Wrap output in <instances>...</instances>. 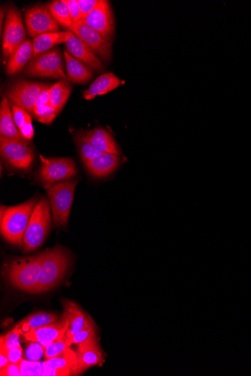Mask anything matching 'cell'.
Wrapping results in <instances>:
<instances>
[{"instance_id":"39","label":"cell","mask_w":251,"mask_h":376,"mask_svg":"<svg viewBox=\"0 0 251 376\" xmlns=\"http://www.w3.org/2000/svg\"><path fill=\"white\" fill-rule=\"evenodd\" d=\"M6 353L9 363L18 364L24 359V353L22 347L9 349Z\"/></svg>"},{"instance_id":"6","label":"cell","mask_w":251,"mask_h":376,"mask_svg":"<svg viewBox=\"0 0 251 376\" xmlns=\"http://www.w3.org/2000/svg\"><path fill=\"white\" fill-rule=\"evenodd\" d=\"M41 166L38 178L47 190L61 180H69L77 175L74 161L69 158H45L40 155Z\"/></svg>"},{"instance_id":"17","label":"cell","mask_w":251,"mask_h":376,"mask_svg":"<svg viewBox=\"0 0 251 376\" xmlns=\"http://www.w3.org/2000/svg\"><path fill=\"white\" fill-rule=\"evenodd\" d=\"M119 163L118 156L102 153L83 164L90 175L95 177H104L113 173L118 168Z\"/></svg>"},{"instance_id":"18","label":"cell","mask_w":251,"mask_h":376,"mask_svg":"<svg viewBox=\"0 0 251 376\" xmlns=\"http://www.w3.org/2000/svg\"><path fill=\"white\" fill-rule=\"evenodd\" d=\"M11 103L4 98L0 105V134L2 137L26 142L15 125Z\"/></svg>"},{"instance_id":"5","label":"cell","mask_w":251,"mask_h":376,"mask_svg":"<svg viewBox=\"0 0 251 376\" xmlns=\"http://www.w3.org/2000/svg\"><path fill=\"white\" fill-rule=\"evenodd\" d=\"M78 180L60 182L47 190L56 227L67 224Z\"/></svg>"},{"instance_id":"30","label":"cell","mask_w":251,"mask_h":376,"mask_svg":"<svg viewBox=\"0 0 251 376\" xmlns=\"http://www.w3.org/2000/svg\"><path fill=\"white\" fill-rule=\"evenodd\" d=\"M76 361V351L67 348L65 351H62L59 356L47 359L46 364L48 366L60 370H69L71 371L73 365Z\"/></svg>"},{"instance_id":"28","label":"cell","mask_w":251,"mask_h":376,"mask_svg":"<svg viewBox=\"0 0 251 376\" xmlns=\"http://www.w3.org/2000/svg\"><path fill=\"white\" fill-rule=\"evenodd\" d=\"M47 6L60 25L69 29L72 26L73 23L65 0H57Z\"/></svg>"},{"instance_id":"9","label":"cell","mask_w":251,"mask_h":376,"mask_svg":"<svg viewBox=\"0 0 251 376\" xmlns=\"http://www.w3.org/2000/svg\"><path fill=\"white\" fill-rule=\"evenodd\" d=\"M0 152L6 162L15 168L27 169L34 162V150L26 142L1 137Z\"/></svg>"},{"instance_id":"24","label":"cell","mask_w":251,"mask_h":376,"mask_svg":"<svg viewBox=\"0 0 251 376\" xmlns=\"http://www.w3.org/2000/svg\"><path fill=\"white\" fill-rule=\"evenodd\" d=\"M65 311L64 314L69 320V328L66 336L67 338H71L81 330L85 325L86 316L83 314V311L74 302H64Z\"/></svg>"},{"instance_id":"43","label":"cell","mask_w":251,"mask_h":376,"mask_svg":"<svg viewBox=\"0 0 251 376\" xmlns=\"http://www.w3.org/2000/svg\"><path fill=\"white\" fill-rule=\"evenodd\" d=\"M4 8H1V27H3V22H4Z\"/></svg>"},{"instance_id":"14","label":"cell","mask_w":251,"mask_h":376,"mask_svg":"<svg viewBox=\"0 0 251 376\" xmlns=\"http://www.w3.org/2000/svg\"><path fill=\"white\" fill-rule=\"evenodd\" d=\"M82 20L111 43L114 34V20L109 1L100 0L95 8Z\"/></svg>"},{"instance_id":"7","label":"cell","mask_w":251,"mask_h":376,"mask_svg":"<svg viewBox=\"0 0 251 376\" xmlns=\"http://www.w3.org/2000/svg\"><path fill=\"white\" fill-rule=\"evenodd\" d=\"M25 74L31 77L66 80L67 75L60 50H52L34 57L29 62Z\"/></svg>"},{"instance_id":"13","label":"cell","mask_w":251,"mask_h":376,"mask_svg":"<svg viewBox=\"0 0 251 376\" xmlns=\"http://www.w3.org/2000/svg\"><path fill=\"white\" fill-rule=\"evenodd\" d=\"M76 354V361L71 369L72 375H79L103 361L97 335L79 344Z\"/></svg>"},{"instance_id":"32","label":"cell","mask_w":251,"mask_h":376,"mask_svg":"<svg viewBox=\"0 0 251 376\" xmlns=\"http://www.w3.org/2000/svg\"><path fill=\"white\" fill-rule=\"evenodd\" d=\"M33 114L41 123L50 124L59 114L53 107L48 105H41L34 109Z\"/></svg>"},{"instance_id":"11","label":"cell","mask_w":251,"mask_h":376,"mask_svg":"<svg viewBox=\"0 0 251 376\" xmlns=\"http://www.w3.org/2000/svg\"><path fill=\"white\" fill-rule=\"evenodd\" d=\"M69 29L103 60H111V43L88 26L85 21L81 20L79 22L73 24Z\"/></svg>"},{"instance_id":"15","label":"cell","mask_w":251,"mask_h":376,"mask_svg":"<svg viewBox=\"0 0 251 376\" xmlns=\"http://www.w3.org/2000/svg\"><path fill=\"white\" fill-rule=\"evenodd\" d=\"M69 325L67 317L62 314L60 321L43 327L31 329L25 333L24 336L27 340L39 342L46 348L52 342L66 336Z\"/></svg>"},{"instance_id":"23","label":"cell","mask_w":251,"mask_h":376,"mask_svg":"<svg viewBox=\"0 0 251 376\" xmlns=\"http://www.w3.org/2000/svg\"><path fill=\"white\" fill-rule=\"evenodd\" d=\"M90 142L102 153H109L119 156V149L112 136L103 128H97L86 133Z\"/></svg>"},{"instance_id":"31","label":"cell","mask_w":251,"mask_h":376,"mask_svg":"<svg viewBox=\"0 0 251 376\" xmlns=\"http://www.w3.org/2000/svg\"><path fill=\"white\" fill-rule=\"evenodd\" d=\"M95 335H97L95 325H94L93 320L89 316H86L85 325H83L81 330H79L77 334L72 336L71 338H68V343L69 347L73 345V344L79 345V344L85 342Z\"/></svg>"},{"instance_id":"41","label":"cell","mask_w":251,"mask_h":376,"mask_svg":"<svg viewBox=\"0 0 251 376\" xmlns=\"http://www.w3.org/2000/svg\"><path fill=\"white\" fill-rule=\"evenodd\" d=\"M50 88V86L48 85L46 88H44L43 90L40 92L36 99V101L34 105V109H36V107H38L41 105L49 104Z\"/></svg>"},{"instance_id":"4","label":"cell","mask_w":251,"mask_h":376,"mask_svg":"<svg viewBox=\"0 0 251 376\" xmlns=\"http://www.w3.org/2000/svg\"><path fill=\"white\" fill-rule=\"evenodd\" d=\"M50 208V201L46 199L36 203L25 235V253L36 251L46 241L51 223Z\"/></svg>"},{"instance_id":"29","label":"cell","mask_w":251,"mask_h":376,"mask_svg":"<svg viewBox=\"0 0 251 376\" xmlns=\"http://www.w3.org/2000/svg\"><path fill=\"white\" fill-rule=\"evenodd\" d=\"M76 143L83 163L88 162V161L96 158L102 154L100 150L90 142L86 133H83L76 135Z\"/></svg>"},{"instance_id":"21","label":"cell","mask_w":251,"mask_h":376,"mask_svg":"<svg viewBox=\"0 0 251 376\" xmlns=\"http://www.w3.org/2000/svg\"><path fill=\"white\" fill-rule=\"evenodd\" d=\"M65 56L67 64V78L75 83H86L93 78L92 71L76 58L66 51Z\"/></svg>"},{"instance_id":"36","label":"cell","mask_w":251,"mask_h":376,"mask_svg":"<svg viewBox=\"0 0 251 376\" xmlns=\"http://www.w3.org/2000/svg\"><path fill=\"white\" fill-rule=\"evenodd\" d=\"M46 348L41 343L31 342L24 353L25 359L30 361H39L45 356Z\"/></svg>"},{"instance_id":"25","label":"cell","mask_w":251,"mask_h":376,"mask_svg":"<svg viewBox=\"0 0 251 376\" xmlns=\"http://www.w3.org/2000/svg\"><path fill=\"white\" fill-rule=\"evenodd\" d=\"M71 91V85L65 80L50 86L49 105L60 113L69 100Z\"/></svg>"},{"instance_id":"33","label":"cell","mask_w":251,"mask_h":376,"mask_svg":"<svg viewBox=\"0 0 251 376\" xmlns=\"http://www.w3.org/2000/svg\"><path fill=\"white\" fill-rule=\"evenodd\" d=\"M22 328L18 325L0 340V349L7 351L9 349L20 347V336L23 334Z\"/></svg>"},{"instance_id":"20","label":"cell","mask_w":251,"mask_h":376,"mask_svg":"<svg viewBox=\"0 0 251 376\" xmlns=\"http://www.w3.org/2000/svg\"><path fill=\"white\" fill-rule=\"evenodd\" d=\"M34 57L33 42L29 39L25 41L9 58L6 73L8 75H15L22 71L31 58Z\"/></svg>"},{"instance_id":"35","label":"cell","mask_w":251,"mask_h":376,"mask_svg":"<svg viewBox=\"0 0 251 376\" xmlns=\"http://www.w3.org/2000/svg\"><path fill=\"white\" fill-rule=\"evenodd\" d=\"M69 347L68 338L67 336H65L64 337L52 342L46 348L45 358L46 360L55 358Z\"/></svg>"},{"instance_id":"40","label":"cell","mask_w":251,"mask_h":376,"mask_svg":"<svg viewBox=\"0 0 251 376\" xmlns=\"http://www.w3.org/2000/svg\"><path fill=\"white\" fill-rule=\"evenodd\" d=\"M1 376H19L20 375V365L9 363L6 367L0 370Z\"/></svg>"},{"instance_id":"2","label":"cell","mask_w":251,"mask_h":376,"mask_svg":"<svg viewBox=\"0 0 251 376\" xmlns=\"http://www.w3.org/2000/svg\"><path fill=\"white\" fill-rule=\"evenodd\" d=\"M37 203V199H34L22 205L7 208L0 217V229L8 243L23 248L25 235Z\"/></svg>"},{"instance_id":"22","label":"cell","mask_w":251,"mask_h":376,"mask_svg":"<svg viewBox=\"0 0 251 376\" xmlns=\"http://www.w3.org/2000/svg\"><path fill=\"white\" fill-rule=\"evenodd\" d=\"M72 34V32H57V33H50L40 35L34 38V57L41 55L50 50L52 48L66 43Z\"/></svg>"},{"instance_id":"34","label":"cell","mask_w":251,"mask_h":376,"mask_svg":"<svg viewBox=\"0 0 251 376\" xmlns=\"http://www.w3.org/2000/svg\"><path fill=\"white\" fill-rule=\"evenodd\" d=\"M20 375L23 376H41L43 375V363L23 359L19 363Z\"/></svg>"},{"instance_id":"27","label":"cell","mask_w":251,"mask_h":376,"mask_svg":"<svg viewBox=\"0 0 251 376\" xmlns=\"http://www.w3.org/2000/svg\"><path fill=\"white\" fill-rule=\"evenodd\" d=\"M57 321V316L50 313H38L28 316L20 321L18 325L22 328L23 333H27L31 329H34L45 325L55 323Z\"/></svg>"},{"instance_id":"1","label":"cell","mask_w":251,"mask_h":376,"mask_svg":"<svg viewBox=\"0 0 251 376\" xmlns=\"http://www.w3.org/2000/svg\"><path fill=\"white\" fill-rule=\"evenodd\" d=\"M46 254V251L6 263L4 273L7 281L22 291L34 293Z\"/></svg>"},{"instance_id":"12","label":"cell","mask_w":251,"mask_h":376,"mask_svg":"<svg viewBox=\"0 0 251 376\" xmlns=\"http://www.w3.org/2000/svg\"><path fill=\"white\" fill-rule=\"evenodd\" d=\"M48 84L38 82L19 81L12 85L7 92L8 99L14 105L33 113L39 94Z\"/></svg>"},{"instance_id":"42","label":"cell","mask_w":251,"mask_h":376,"mask_svg":"<svg viewBox=\"0 0 251 376\" xmlns=\"http://www.w3.org/2000/svg\"><path fill=\"white\" fill-rule=\"evenodd\" d=\"M8 363L6 351L4 349H0V370L6 367Z\"/></svg>"},{"instance_id":"16","label":"cell","mask_w":251,"mask_h":376,"mask_svg":"<svg viewBox=\"0 0 251 376\" xmlns=\"http://www.w3.org/2000/svg\"><path fill=\"white\" fill-rule=\"evenodd\" d=\"M67 51L71 55L79 60L85 62L93 69L101 72L104 69L102 62L99 59L95 53L85 44L74 34L69 36L65 43Z\"/></svg>"},{"instance_id":"37","label":"cell","mask_w":251,"mask_h":376,"mask_svg":"<svg viewBox=\"0 0 251 376\" xmlns=\"http://www.w3.org/2000/svg\"><path fill=\"white\" fill-rule=\"evenodd\" d=\"M100 0H79L81 18L85 19L95 8Z\"/></svg>"},{"instance_id":"10","label":"cell","mask_w":251,"mask_h":376,"mask_svg":"<svg viewBox=\"0 0 251 376\" xmlns=\"http://www.w3.org/2000/svg\"><path fill=\"white\" fill-rule=\"evenodd\" d=\"M25 22L29 35L36 38L40 35L57 33L60 25L51 15L48 6H36L25 13Z\"/></svg>"},{"instance_id":"38","label":"cell","mask_w":251,"mask_h":376,"mask_svg":"<svg viewBox=\"0 0 251 376\" xmlns=\"http://www.w3.org/2000/svg\"><path fill=\"white\" fill-rule=\"evenodd\" d=\"M68 6L70 17L73 24L79 22L82 20L79 6V0H65Z\"/></svg>"},{"instance_id":"26","label":"cell","mask_w":251,"mask_h":376,"mask_svg":"<svg viewBox=\"0 0 251 376\" xmlns=\"http://www.w3.org/2000/svg\"><path fill=\"white\" fill-rule=\"evenodd\" d=\"M12 109L14 121L20 134H22L25 141H31L34 136L32 117H31L27 111L14 104L12 106Z\"/></svg>"},{"instance_id":"8","label":"cell","mask_w":251,"mask_h":376,"mask_svg":"<svg viewBox=\"0 0 251 376\" xmlns=\"http://www.w3.org/2000/svg\"><path fill=\"white\" fill-rule=\"evenodd\" d=\"M26 31L20 11L13 6L7 11L3 39V51L6 58H10L23 44Z\"/></svg>"},{"instance_id":"3","label":"cell","mask_w":251,"mask_h":376,"mask_svg":"<svg viewBox=\"0 0 251 376\" xmlns=\"http://www.w3.org/2000/svg\"><path fill=\"white\" fill-rule=\"evenodd\" d=\"M70 262L69 253L60 246L46 250L34 293H43L56 287L64 278Z\"/></svg>"},{"instance_id":"19","label":"cell","mask_w":251,"mask_h":376,"mask_svg":"<svg viewBox=\"0 0 251 376\" xmlns=\"http://www.w3.org/2000/svg\"><path fill=\"white\" fill-rule=\"evenodd\" d=\"M122 82L113 73L102 74L90 86V88L83 93V98L86 100L95 99L97 95L107 94L120 87Z\"/></svg>"}]
</instances>
